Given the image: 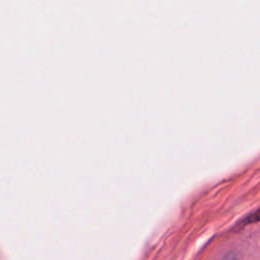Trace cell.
<instances>
[{"instance_id":"1","label":"cell","mask_w":260,"mask_h":260,"mask_svg":"<svg viewBox=\"0 0 260 260\" xmlns=\"http://www.w3.org/2000/svg\"><path fill=\"white\" fill-rule=\"evenodd\" d=\"M220 260H242V259L239 254H237L235 252H229Z\"/></svg>"}]
</instances>
